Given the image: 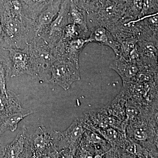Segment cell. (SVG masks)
<instances>
[{"instance_id":"obj_1","label":"cell","mask_w":158,"mask_h":158,"mask_svg":"<svg viewBox=\"0 0 158 158\" xmlns=\"http://www.w3.org/2000/svg\"><path fill=\"white\" fill-rule=\"evenodd\" d=\"M2 27L3 49H24L36 38L35 20L24 15L0 16Z\"/></svg>"},{"instance_id":"obj_2","label":"cell","mask_w":158,"mask_h":158,"mask_svg":"<svg viewBox=\"0 0 158 158\" xmlns=\"http://www.w3.org/2000/svg\"><path fill=\"white\" fill-rule=\"evenodd\" d=\"M28 48L33 69L32 77L48 83L51 77L52 65L56 61L52 48L41 38L34 39Z\"/></svg>"},{"instance_id":"obj_3","label":"cell","mask_w":158,"mask_h":158,"mask_svg":"<svg viewBox=\"0 0 158 158\" xmlns=\"http://www.w3.org/2000/svg\"><path fill=\"white\" fill-rule=\"evenodd\" d=\"M80 79L79 62L65 55L53 63L51 77L48 83L58 85L66 90L74 82Z\"/></svg>"},{"instance_id":"obj_4","label":"cell","mask_w":158,"mask_h":158,"mask_svg":"<svg viewBox=\"0 0 158 158\" xmlns=\"http://www.w3.org/2000/svg\"><path fill=\"white\" fill-rule=\"evenodd\" d=\"M85 131L81 117L63 132L56 131V147L60 157H73Z\"/></svg>"},{"instance_id":"obj_5","label":"cell","mask_w":158,"mask_h":158,"mask_svg":"<svg viewBox=\"0 0 158 158\" xmlns=\"http://www.w3.org/2000/svg\"><path fill=\"white\" fill-rule=\"evenodd\" d=\"M30 137L32 158L60 157L56 147V131L40 126Z\"/></svg>"},{"instance_id":"obj_6","label":"cell","mask_w":158,"mask_h":158,"mask_svg":"<svg viewBox=\"0 0 158 158\" xmlns=\"http://www.w3.org/2000/svg\"><path fill=\"white\" fill-rule=\"evenodd\" d=\"M69 7L70 0H62L56 16L40 37L51 48H54L60 41L64 28L69 23Z\"/></svg>"},{"instance_id":"obj_7","label":"cell","mask_w":158,"mask_h":158,"mask_svg":"<svg viewBox=\"0 0 158 158\" xmlns=\"http://www.w3.org/2000/svg\"><path fill=\"white\" fill-rule=\"evenodd\" d=\"M4 50L9 52L11 64V78L24 74L33 76L32 63L28 47L22 49L9 48Z\"/></svg>"},{"instance_id":"obj_8","label":"cell","mask_w":158,"mask_h":158,"mask_svg":"<svg viewBox=\"0 0 158 158\" xmlns=\"http://www.w3.org/2000/svg\"><path fill=\"white\" fill-rule=\"evenodd\" d=\"M3 158H32L31 137L26 128L18 134L11 143L4 147Z\"/></svg>"},{"instance_id":"obj_9","label":"cell","mask_w":158,"mask_h":158,"mask_svg":"<svg viewBox=\"0 0 158 158\" xmlns=\"http://www.w3.org/2000/svg\"><path fill=\"white\" fill-rule=\"evenodd\" d=\"M89 32L88 37L90 43H96L109 47L114 51L116 56L119 57L121 52L120 43L107 29L99 26L90 29Z\"/></svg>"},{"instance_id":"obj_10","label":"cell","mask_w":158,"mask_h":158,"mask_svg":"<svg viewBox=\"0 0 158 158\" xmlns=\"http://www.w3.org/2000/svg\"><path fill=\"white\" fill-rule=\"evenodd\" d=\"M118 57L110 64V68L114 69L121 77L124 83L135 81L140 71L138 63L123 57Z\"/></svg>"},{"instance_id":"obj_11","label":"cell","mask_w":158,"mask_h":158,"mask_svg":"<svg viewBox=\"0 0 158 158\" xmlns=\"http://www.w3.org/2000/svg\"><path fill=\"white\" fill-rule=\"evenodd\" d=\"M62 0H54L38 15L35 20L36 38H40L43 32L47 28L53 21L60 9Z\"/></svg>"},{"instance_id":"obj_12","label":"cell","mask_w":158,"mask_h":158,"mask_svg":"<svg viewBox=\"0 0 158 158\" xmlns=\"http://www.w3.org/2000/svg\"><path fill=\"white\" fill-rule=\"evenodd\" d=\"M7 92L8 95L0 92V120L24 109L16 94L10 90H7Z\"/></svg>"},{"instance_id":"obj_13","label":"cell","mask_w":158,"mask_h":158,"mask_svg":"<svg viewBox=\"0 0 158 158\" xmlns=\"http://www.w3.org/2000/svg\"><path fill=\"white\" fill-rule=\"evenodd\" d=\"M69 23L78 26L85 33L90 35L87 23V12L84 9L78 7L72 0H70Z\"/></svg>"},{"instance_id":"obj_14","label":"cell","mask_w":158,"mask_h":158,"mask_svg":"<svg viewBox=\"0 0 158 158\" xmlns=\"http://www.w3.org/2000/svg\"><path fill=\"white\" fill-rule=\"evenodd\" d=\"M33 113L31 110L24 109L22 111L9 115L0 121V135L2 136L6 131L14 132L18 127L19 123L25 117Z\"/></svg>"},{"instance_id":"obj_15","label":"cell","mask_w":158,"mask_h":158,"mask_svg":"<svg viewBox=\"0 0 158 158\" xmlns=\"http://www.w3.org/2000/svg\"><path fill=\"white\" fill-rule=\"evenodd\" d=\"M63 42L65 46V56L77 62H79L80 54L90 43L88 37H79Z\"/></svg>"},{"instance_id":"obj_16","label":"cell","mask_w":158,"mask_h":158,"mask_svg":"<svg viewBox=\"0 0 158 158\" xmlns=\"http://www.w3.org/2000/svg\"><path fill=\"white\" fill-rule=\"evenodd\" d=\"M3 50L0 48V92L8 95L6 84L11 79V64L9 57L5 56Z\"/></svg>"},{"instance_id":"obj_17","label":"cell","mask_w":158,"mask_h":158,"mask_svg":"<svg viewBox=\"0 0 158 158\" xmlns=\"http://www.w3.org/2000/svg\"><path fill=\"white\" fill-rule=\"evenodd\" d=\"M54 0H23L26 6L25 16L35 20L40 13Z\"/></svg>"},{"instance_id":"obj_18","label":"cell","mask_w":158,"mask_h":158,"mask_svg":"<svg viewBox=\"0 0 158 158\" xmlns=\"http://www.w3.org/2000/svg\"><path fill=\"white\" fill-rule=\"evenodd\" d=\"M132 130H129V136L131 137L133 140H135L140 143L146 142L151 138L152 132L150 130V127H148V123L143 125L136 126L135 127H133Z\"/></svg>"},{"instance_id":"obj_19","label":"cell","mask_w":158,"mask_h":158,"mask_svg":"<svg viewBox=\"0 0 158 158\" xmlns=\"http://www.w3.org/2000/svg\"><path fill=\"white\" fill-rule=\"evenodd\" d=\"M86 34H87L82 31L78 26L73 23H69L64 29L60 40L66 42L79 37H86Z\"/></svg>"},{"instance_id":"obj_20","label":"cell","mask_w":158,"mask_h":158,"mask_svg":"<svg viewBox=\"0 0 158 158\" xmlns=\"http://www.w3.org/2000/svg\"><path fill=\"white\" fill-rule=\"evenodd\" d=\"M3 37H4V34H3V31L2 27V23H1V19H0V48L1 47V44L3 40Z\"/></svg>"},{"instance_id":"obj_21","label":"cell","mask_w":158,"mask_h":158,"mask_svg":"<svg viewBox=\"0 0 158 158\" xmlns=\"http://www.w3.org/2000/svg\"><path fill=\"white\" fill-rule=\"evenodd\" d=\"M4 156V147L0 144V158H3Z\"/></svg>"},{"instance_id":"obj_22","label":"cell","mask_w":158,"mask_h":158,"mask_svg":"<svg viewBox=\"0 0 158 158\" xmlns=\"http://www.w3.org/2000/svg\"><path fill=\"white\" fill-rule=\"evenodd\" d=\"M116 1H118L119 2L123 3H125L127 1V0H116Z\"/></svg>"},{"instance_id":"obj_23","label":"cell","mask_w":158,"mask_h":158,"mask_svg":"<svg viewBox=\"0 0 158 158\" xmlns=\"http://www.w3.org/2000/svg\"><path fill=\"white\" fill-rule=\"evenodd\" d=\"M87 1H92V0H87Z\"/></svg>"}]
</instances>
